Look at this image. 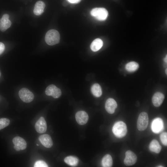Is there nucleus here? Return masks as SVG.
<instances>
[{"mask_svg":"<svg viewBox=\"0 0 167 167\" xmlns=\"http://www.w3.org/2000/svg\"><path fill=\"white\" fill-rule=\"evenodd\" d=\"M60 39V35L59 32L54 29L48 31L45 36V42L50 45H53L58 43Z\"/></svg>","mask_w":167,"mask_h":167,"instance_id":"nucleus-1","label":"nucleus"},{"mask_svg":"<svg viewBox=\"0 0 167 167\" xmlns=\"http://www.w3.org/2000/svg\"><path fill=\"white\" fill-rule=\"evenodd\" d=\"M149 148L151 151L158 153L161 150V147L157 140L154 139L150 143L149 146Z\"/></svg>","mask_w":167,"mask_h":167,"instance_id":"nucleus-17","label":"nucleus"},{"mask_svg":"<svg viewBox=\"0 0 167 167\" xmlns=\"http://www.w3.org/2000/svg\"><path fill=\"white\" fill-rule=\"evenodd\" d=\"M137 160V156L134 152L130 150L126 152L125 157L124 160V163L125 165H133L135 163Z\"/></svg>","mask_w":167,"mask_h":167,"instance_id":"nucleus-9","label":"nucleus"},{"mask_svg":"<svg viewBox=\"0 0 167 167\" xmlns=\"http://www.w3.org/2000/svg\"><path fill=\"white\" fill-rule=\"evenodd\" d=\"M151 128L152 131L158 134L162 131L164 129V124L162 120L160 118H157L152 121Z\"/></svg>","mask_w":167,"mask_h":167,"instance_id":"nucleus-8","label":"nucleus"},{"mask_svg":"<svg viewBox=\"0 0 167 167\" xmlns=\"http://www.w3.org/2000/svg\"><path fill=\"white\" fill-rule=\"evenodd\" d=\"M139 68V65L135 62H131L127 63L125 66V69L128 72H133L136 71Z\"/></svg>","mask_w":167,"mask_h":167,"instance_id":"nucleus-21","label":"nucleus"},{"mask_svg":"<svg viewBox=\"0 0 167 167\" xmlns=\"http://www.w3.org/2000/svg\"><path fill=\"white\" fill-rule=\"evenodd\" d=\"M34 167H47L48 165L44 161H38L34 164Z\"/></svg>","mask_w":167,"mask_h":167,"instance_id":"nucleus-25","label":"nucleus"},{"mask_svg":"<svg viewBox=\"0 0 167 167\" xmlns=\"http://www.w3.org/2000/svg\"><path fill=\"white\" fill-rule=\"evenodd\" d=\"M160 166H161V165H160ZM158 167H163V166H158Z\"/></svg>","mask_w":167,"mask_h":167,"instance_id":"nucleus-31","label":"nucleus"},{"mask_svg":"<svg viewBox=\"0 0 167 167\" xmlns=\"http://www.w3.org/2000/svg\"><path fill=\"white\" fill-rule=\"evenodd\" d=\"M35 129L36 131L39 133H45L47 130L46 122L43 117H41L36 122Z\"/></svg>","mask_w":167,"mask_h":167,"instance_id":"nucleus-11","label":"nucleus"},{"mask_svg":"<svg viewBox=\"0 0 167 167\" xmlns=\"http://www.w3.org/2000/svg\"><path fill=\"white\" fill-rule=\"evenodd\" d=\"M91 91L93 95L95 97H99L102 95L101 87L98 84H95L92 85Z\"/></svg>","mask_w":167,"mask_h":167,"instance_id":"nucleus-20","label":"nucleus"},{"mask_svg":"<svg viewBox=\"0 0 167 167\" xmlns=\"http://www.w3.org/2000/svg\"><path fill=\"white\" fill-rule=\"evenodd\" d=\"M148 123V117L147 113L142 112L139 114L137 122L138 129L140 131H143L147 128Z\"/></svg>","mask_w":167,"mask_h":167,"instance_id":"nucleus-4","label":"nucleus"},{"mask_svg":"<svg viewBox=\"0 0 167 167\" xmlns=\"http://www.w3.org/2000/svg\"><path fill=\"white\" fill-rule=\"evenodd\" d=\"M19 95L23 102L27 103L31 102L34 98L33 93L25 88H22L19 91Z\"/></svg>","mask_w":167,"mask_h":167,"instance_id":"nucleus-5","label":"nucleus"},{"mask_svg":"<svg viewBox=\"0 0 167 167\" xmlns=\"http://www.w3.org/2000/svg\"><path fill=\"white\" fill-rule=\"evenodd\" d=\"M101 163L103 167H111L113 165V160L111 156L109 154L105 155L102 159Z\"/></svg>","mask_w":167,"mask_h":167,"instance_id":"nucleus-19","label":"nucleus"},{"mask_svg":"<svg viewBox=\"0 0 167 167\" xmlns=\"http://www.w3.org/2000/svg\"><path fill=\"white\" fill-rule=\"evenodd\" d=\"M160 139L162 144L165 146L167 145V133H162L160 135Z\"/></svg>","mask_w":167,"mask_h":167,"instance_id":"nucleus-24","label":"nucleus"},{"mask_svg":"<svg viewBox=\"0 0 167 167\" xmlns=\"http://www.w3.org/2000/svg\"><path fill=\"white\" fill-rule=\"evenodd\" d=\"M112 131L117 137L119 138H122L126 134L127 132L126 126L123 122H118L114 125L113 127Z\"/></svg>","mask_w":167,"mask_h":167,"instance_id":"nucleus-2","label":"nucleus"},{"mask_svg":"<svg viewBox=\"0 0 167 167\" xmlns=\"http://www.w3.org/2000/svg\"><path fill=\"white\" fill-rule=\"evenodd\" d=\"M64 161L66 164L72 166H76L79 162L77 158L72 156H67L64 159Z\"/></svg>","mask_w":167,"mask_h":167,"instance_id":"nucleus-22","label":"nucleus"},{"mask_svg":"<svg viewBox=\"0 0 167 167\" xmlns=\"http://www.w3.org/2000/svg\"><path fill=\"white\" fill-rule=\"evenodd\" d=\"M10 123V121L8 119L5 118L0 119V130L7 126Z\"/></svg>","mask_w":167,"mask_h":167,"instance_id":"nucleus-23","label":"nucleus"},{"mask_svg":"<svg viewBox=\"0 0 167 167\" xmlns=\"http://www.w3.org/2000/svg\"><path fill=\"white\" fill-rule=\"evenodd\" d=\"M1 75V73L0 71V77Z\"/></svg>","mask_w":167,"mask_h":167,"instance_id":"nucleus-30","label":"nucleus"},{"mask_svg":"<svg viewBox=\"0 0 167 167\" xmlns=\"http://www.w3.org/2000/svg\"><path fill=\"white\" fill-rule=\"evenodd\" d=\"M167 55H166V56L164 59V61L166 62H167Z\"/></svg>","mask_w":167,"mask_h":167,"instance_id":"nucleus-28","label":"nucleus"},{"mask_svg":"<svg viewBox=\"0 0 167 167\" xmlns=\"http://www.w3.org/2000/svg\"><path fill=\"white\" fill-rule=\"evenodd\" d=\"M38 139L42 144L47 148H50L53 145V142L50 136L48 134H44L40 136Z\"/></svg>","mask_w":167,"mask_h":167,"instance_id":"nucleus-14","label":"nucleus"},{"mask_svg":"<svg viewBox=\"0 0 167 167\" xmlns=\"http://www.w3.org/2000/svg\"><path fill=\"white\" fill-rule=\"evenodd\" d=\"M45 93L49 96H52L54 98L60 97L62 94L61 90L54 84L48 86L45 90Z\"/></svg>","mask_w":167,"mask_h":167,"instance_id":"nucleus-6","label":"nucleus"},{"mask_svg":"<svg viewBox=\"0 0 167 167\" xmlns=\"http://www.w3.org/2000/svg\"><path fill=\"white\" fill-rule=\"evenodd\" d=\"M36 145H37V146H39V144H36Z\"/></svg>","mask_w":167,"mask_h":167,"instance_id":"nucleus-32","label":"nucleus"},{"mask_svg":"<svg viewBox=\"0 0 167 167\" xmlns=\"http://www.w3.org/2000/svg\"><path fill=\"white\" fill-rule=\"evenodd\" d=\"M68 2L72 3H78L81 0H67Z\"/></svg>","mask_w":167,"mask_h":167,"instance_id":"nucleus-27","label":"nucleus"},{"mask_svg":"<svg viewBox=\"0 0 167 167\" xmlns=\"http://www.w3.org/2000/svg\"><path fill=\"white\" fill-rule=\"evenodd\" d=\"M90 14L91 15L96 19L100 21L106 20L108 15L107 11L102 7H96L92 10Z\"/></svg>","mask_w":167,"mask_h":167,"instance_id":"nucleus-3","label":"nucleus"},{"mask_svg":"<svg viewBox=\"0 0 167 167\" xmlns=\"http://www.w3.org/2000/svg\"><path fill=\"white\" fill-rule=\"evenodd\" d=\"M45 5V3L42 1H39L36 3L34 10L33 13L36 15H40L44 12Z\"/></svg>","mask_w":167,"mask_h":167,"instance_id":"nucleus-16","label":"nucleus"},{"mask_svg":"<svg viewBox=\"0 0 167 167\" xmlns=\"http://www.w3.org/2000/svg\"><path fill=\"white\" fill-rule=\"evenodd\" d=\"M75 119L77 123L79 125H83L86 124L88 119V116L85 111H78L75 114Z\"/></svg>","mask_w":167,"mask_h":167,"instance_id":"nucleus-10","label":"nucleus"},{"mask_svg":"<svg viewBox=\"0 0 167 167\" xmlns=\"http://www.w3.org/2000/svg\"><path fill=\"white\" fill-rule=\"evenodd\" d=\"M9 15L4 14L0 19V30L2 32L5 31L11 26V23L9 19Z\"/></svg>","mask_w":167,"mask_h":167,"instance_id":"nucleus-12","label":"nucleus"},{"mask_svg":"<svg viewBox=\"0 0 167 167\" xmlns=\"http://www.w3.org/2000/svg\"><path fill=\"white\" fill-rule=\"evenodd\" d=\"M117 106V103L112 98H109L106 101L105 108L108 113L113 114Z\"/></svg>","mask_w":167,"mask_h":167,"instance_id":"nucleus-13","label":"nucleus"},{"mask_svg":"<svg viewBox=\"0 0 167 167\" xmlns=\"http://www.w3.org/2000/svg\"><path fill=\"white\" fill-rule=\"evenodd\" d=\"M167 69H166V70H165V73H166V75H167Z\"/></svg>","mask_w":167,"mask_h":167,"instance_id":"nucleus-29","label":"nucleus"},{"mask_svg":"<svg viewBox=\"0 0 167 167\" xmlns=\"http://www.w3.org/2000/svg\"><path fill=\"white\" fill-rule=\"evenodd\" d=\"M165 98V96L162 93L158 92L155 93L152 98L153 105L156 107L160 106L162 104Z\"/></svg>","mask_w":167,"mask_h":167,"instance_id":"nucleus-15","label":"nucleus"},{"mask_svg":"<svg viewBox=\"0 0 167 167\" xmlns=\"http://www.w3.org/2000/svg\"><path fill=\"white\" fill-rule=\"evenodd\" d=\"M5 49V46L4 44L1 42H0V55L3 53Z\"/></svg>","mask_w":167,"mask_h":167,"instance_id":"nucleus-26","label":"nucleus"},{"mask_svg":"<svg viewBox=\"0 0 167 167\" xmlns=\"http://www.w3.org/2000/svg\"><path fill=\"white\" fill-rule=\"evenodd\" d=\"M103 42L100 38H96L93 41L90 45V48L92 51L96 52L99 50L102 46Z\"/></svg>","mask_w":167,"mask_h":167,"instance_id":"nucleus-18","label":"nucleus"},{"mask_svg":"<svg viewBox=\"0 0 167 167\" xmlns=\"http://www.w3.org/2000/svg\"><path fill=\"white\" fill-rule=\"evenodd\" d=\"M12 141L14 145V148L17 151L24 150L26 148L27 143L26 141L20 137L16 136L14 137Z\"/></svg>","mask_w":167,"mask_h":167,"instance_id":"nucleus-7","label":"nucleus"}]
</instances>
